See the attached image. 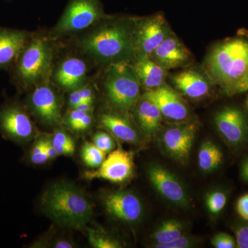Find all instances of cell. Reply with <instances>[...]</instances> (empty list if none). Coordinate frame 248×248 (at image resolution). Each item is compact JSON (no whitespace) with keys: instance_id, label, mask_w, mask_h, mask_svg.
<instances>
[{"instance_id":"obj_1","label":"cell","mask_w":248,"mask_h":248,"mask_svg":"<svg viewBox=\"0 0 248 248\" xmlns=\"http://www.w3.org/2000/svg\"><path fill=\"white\" fill-rule=\"evenodd\" d=\"M134 18L110 19L101 23L80 41L85 53L105 64L133 61L135 58Z\"/></svg>"},{"instance_id":"obj_2","label":"cell","mask_w":248,"mask_h":248,"mask_svg":"<svg viewBox=\"0 0 248 248\" xmlns=\"http://www.w3.org/2000/svg\"><path fill=\"white\" fill-rule=\"evenodd\" d=\"M44 210L63 226L82 229L93 215V204L76 186L60 183L49 187L42 199Z\"/></svg>"},{"instance_id":"obj_3","label":"cell","mask_w":248,"mask_h":248,"mask_svg":"<svg viewBox=\"0 0 248 248\" xmlns=\"http://www.w3.org/2000/svg\"><path fill=\"white\" fill-rule=\"evenodd\" d=\"M205 69L221 89L239 80L248 73V40L236 37L217 44L205 59Z\"/></svg>"},{"instance_id":"obj_4","label":"cell","mask_w":248,"mask_h":248,"mask_svg":"<svg viewBox=\"0 0 248 248\" xmlns=\"http://www.w3.org/2000/svg\"><path fill=\"white\" fill-rule=\"evenodd\" d=\"M141 84L129 62L109 65L104 88L110 104L123 112L133 110L140 97Z\"/></svg>"},{"instance_id":"obj_5","label":"cell","mask_w":248,"mask_h":248,"mask_svg":"<svg viewBox=\"0 0 248 248\" xmlns=\"http://www.w3.org/2000/svg\"><path fill=\"white\" fill-rule=\"evenodd\" d=\"M53 50L48 41L36 37L27 42L17 60L16 74L24 86L37 84L50 68Z\"/></svg>"},{"instance_id":"obj_6","label":"cell","mask_w":248,"mask_h":248,"mask_svg":"<svg viewBox=\"0 0 248 248\" xmlns=\"http://www.w3.org/2000/svg\"><path fill=\"white\" fill-rule=\"evenodd\" d=\"M104 16L99 0H71L53 31L62 35L84 30L100 22Z\"/></svg>"},{"instance_id":"obj_7","label":"cell","mask_w":248,"mask_h":248,"mask_svg":"<svg viewBox=\"0 0 248 248\" xmlns=\"http://www.w3.org/2000/svg\"><path fill=\"white\" fill-rule=\"evenodd\" d=\"M172 32L162 14L136 19L133 34L135 53L150 58L155 49Z\"/></svg>"},{"instance_id":"obj_8","label":"cell","mask_w":248,"mask_h":248,"mask_svg":"<svg viewBox=\"0 0 248 248\" xmlns=\"http://www.w3.org/2000/svg\"><path fill=\"white\" fill-rule=\"evenodd\" d=\"M214 123L217 131L231 146H241L248 141V119L239 107L222 108L215 114Z\"/></svg>"},{"instance_id":"obj_9","label":"cell","mask_w":248,"mask_h":248,"mask_svg":"<svg viewBox=\"0 0 248 248\" xmlns=\"http://www.w3.org/2000/svg\"><path fill=\"white\" fill-rule=\"evenodd\" d=\"M29 104L32 113L46 125H57L62 120L61 100L50 85L36 86L29 96Z\"/></svg>"},{"instance_id":"obj_10","label":"cell","mask_w":248,"mask_h":248,"mask_svg":"<svg viewBox=\"0 0 248 248\" xmlns=\"http://www.w3.org/2000/svg\"><path fill=\"white\" fill-rule=\"evenodd\" d=\"M133 154L122 148L111 151L97 170L84 173L87 179H102L112 183H124L133 176Z\"/></svg>"},{"instance_id":"obj_11","label":"cell","mask_w":248,"mask_h":248,"mask_svg":"<svg viewBox=\"0 0 248 248\" xmlns=\"http://www.w3.org/2000/svg\"><path fill=\"white\" fill-rule=\"evenodd\" d=\"M152 185L163 197L179 207H187L190 197L181 181L173 173L160 165L154 164L148 170Z\"/></svg>"},{"instance_id":"obj_12","label":"cell","mask_w":248,"mask_h":248,"mask_svg":"<svg viewBox=\"0 0 248 248\" xmlns=\"http://www.w3.org/2000/svg\"><path fill=\"white\" fill-rule=\"evenodd\" d=\"M103 203L111 217L127 223L140 221L143 205L138 195L130 191H117L103 196Z\"/></svg>"},{"instance_id":"obj_13","label":"cell","mask_w":248,"mask_h":248,"mask_svg":"<svg viewBox=\"0 0 248 248\" xmlns=\"http://www.w3.org/2000/svg\"><path fill=\"white\" fill-rule=\"evenodd\" d=\"M197 130V125L187 121L170 126L161 136L163 146L174 159L185 162L190 156Z\"/></svg>"},{"instance_id":"obj_14","label":"cell","mask_w":248,"mask_h":248,"mask_svg":"<svg viewBox=\"0 0 248 248\" xmlns=\"http://www.w3.org/2000/svg\"><path fill=\"white\" fill-rule=\"evenodd\" d=\"M0 131L10 140L22 143L33 138L35 128L22 107L9 105L0 110Z\"/></svg>"},{"instance_id":"obj_15","label":"cell","mask_w":248,"mask_h":248,"mask_svg":"<svg viewBox=\"0 0 248 248\" xmlns=\"http://www.w3.org/2000/svg\"><path fill=\"white\" fill-rule=\"evenodd\" d=\"M159 108L163 118L172 122H186L190 116V110L179 93L165 83L153 91L146 92Z\"/></svg>"},{"instance_id":"obj_16","label":"cell","mask_w":248,"mask_h":248,"mask_svg":"<svg viewBox=\"0 0 248 248\" xmlns=\"http://www.w3.org/2000/svg\"><path fill=\"white\" fill-rule=\"evenodd\" d=\"M170 80L178 92L195 100L207 97L214 84L208 75L194 68L176 73L171 77Z\"/></svg>"},{"instance_id":"obj_17","label":"cell","mask_w":248,"mask_h":248,"mask_svg":"<svg viewBox=\"0 0 248 248\" xmlns=\"http://www.w3.org/2000/svg\"><path fill=\"white\" fill-rule=\"evenodd\" d=\"M150 58L169 70L187 66L192 62V55L182 41L172 32L155 49Z\"/></svg>"},{"instance_id":"obj_18","label":"cell","mask_w":248,"mask_h":248,"mask_svg":"<svg viewBox=\"0 0 248 248\" xmlns=\"http://www.w3.org/2000/svg\"><path fill=\"white\" fill-rule=\"evenodd\" d=\"M87 65L78 58L65 59L57 67L53 73V79L60 88L72 91L85 84Z\"/></svg>"},{"instance_id":"obj_19","label":"cell","mask_w":248,"mask_h":248,"mask_svg":"<svg viewBox=\"0 0 248 248\" xmlns=\"http://www.w3.org/2000/svg\"><path fill=\"white\" fill-rule=\"evenodd\" d=\"M133 68L142 87L153 91L166 83L168 69L153 61L149 57L136 54Z\"/></svg>"},{"instance_id":"obj_20","label":"cell","mask_w":248,"mask_h":248,"mask_svg":"<svg viewBox=\"0 0 248 248\" xmlns=\"http://www.w3.org/2000/svg\"><path fill=\"white\" fill-rule=\"evenodd\" d=\"M100 123L104 128L122 141L130 143H138L140 141L138 129L124 114L114 111L103 112L100 116Z\"/></svg>"},{"instance_id":"obj_21","label":"cell","mask_w":248,"mask_h":248,"mask_svg":"<svg viewBox=\"0 0 248 248\" xmlns=\"http://www.w3.org/2000/svg\"><path fill=\"white\" fill-rule=\"evenodd\" d=\"M27 42V32L0 29V68L9 66L16 61Z\"/></svg>"},{"instance_id":"obj_22","label":"cell","mask_w":248,"mask_h":248,"mask_svg":"<svg viewBox=\"0 0 248 248\" xmlns=\"http://www.w3.org/2000/svg\"><path fill=\"white\" fill-rule=\"evenodd\" d=\"M134 110L139 125L145 135L151 136L159 130L162 115L159 108L146 93L140 96Z\"/></svg>"},{"instance_id":"obj_23","label":"cell","mask_w":248,"mask_h":248,"mask_svg":"<svg viewBox=\"0 0 248 248\" xmlns=\"http://www.w3.org/2000/svg\"><path fill=\"white\" fill-rule=\"evenodd\" d=\"M223 159V153L213 141L204 142L201 146L198 153V164L203 172H213L218 169Z\"/></svg>"},{"instance_id":"obj_24","label":"cell","mask_w":248,"mask_h":248,"mask_svg":"<svg viewBox=\"0 0 248 248\" xmlns=\"http://www.w3.org/2000/svg\"><path fill=\"white\" fill-rule=\"evenodd\" d=\"M185 226L182 222L176 219L166 220L155 230L153 239L155 245L167 244L184 235Z\"/></svg>"},{"instance_id":"obj_25","label":"cell","mask_w":248,"mask_h":248,"mask_svg":"<svg viewBox=\"0 0 248 248\" xmlns=\"http://www.w3.org/2000/svg\"><path fill=\"white\" fill-rule=\"evenodd\" d=\"M66 126L76 132H82L92 126L93 116L92 112L71 109L63 119Z\"/></svg>"},{"instance_id":"obj_26","label":"cell","mask_w":248,"mask_h":248,"mask_svg":"<svg viewBox=\"0 0 248 248\" xmlns=\"http://www.w3.org/2000/svg\"><path fill=\"white\" fill-rule=\"evenodd\" d=\"M81 158L86 166L97 169L106 159V153L101 151L94 143L86 142L81 148Z\"/></svg>"},{"instance_id":"obj_27","label":"cell","mask_w":248,"mask_h":248,"mask_svg":"<svg viewBox=\"0 0 248 248\" xmlns=\"http://www.w3.org/2000/svg\"><path fill=\"white\" fill-rule=\"evenodd\" d=\"M51 141L58 155H72L75 153L76 145L74 141L63 130H56Z\"/></svg>"},{"instance_id":"obj_28","label":"cell","mask_w":248,"mask_h":248,"mask_svg":"<svg viewBox=\"0 0 248 248\" xmlns=\"http://www.w3.org/2000/svg\"><path fill=\"white\" fill-rule=\"evenodd\" d=\"M71 91L68 97V107L71 109L81 102H94V90L91 84H84Z\"/></svg>"},{"instance_id":"obj_29","label":"cell","mask_w":248,"mask_h":248,"mask_svg":"<svg viewBox=\"0 0 248 248\" xmlns=\"http://www.w3.org/2000/svg\"><path fill=\"white\" fill-rule=\"evenodd\" d=\"M88 239L91 246L95 248H120V242L97 230H87Z\"/></svg>"},{"instance_id":"obj_30","label":"cell","mask_w":248,"mask_h":248,"mask_svg":"<svg viewBox=\"0 0 248 248\" xmlns=\"http://www.w3.org/2000/svg\"><path fill=\"white\" fill-rule=\"evenodd\" d=\"M228 202V195L222 190H214L209 192L205 197V205L208 211L213 215L221 213Z\"/></svg>"},{"instance_id":"obj_31","label":"cell","mask_w":248,"mask_h":248,"mask_svg":"<svg viewBox=\"0 0 248 248\" xmlns=\"http://www.w3.org/2000/svg\"><path fill=\"white\" fill-rule=\"evenodd\" d=\"M30 159L32 164H45L49 159L45 150V138L40 139L35 142L30 152Z\"/></svg>"},{"instance_id":"obj_32","label":"cell","mask_w":248,"mask_h":248,"mask_svg":"<svg viewBox=\"0 0 248 248\" xmlns=\"http://www.w3.org/2000/svg\"><path fill=\"white\" fill-rule=\"evenodd\" d=\"M93 143L105 153H110L115 148L113 139L105 132H98L93 139Z\"/></svg>"},{"instance_id":"obj_33","label":"cell","mask_w":248,"mask_h":248,"mask_svg":"<svg viewBox=\"0 0 248 248\" xmlns=\"http://www.w3.org/2000/svg\"><path fill=\"white\" fill-rule=\"evenodd\" d=\"M222 90L224 94L230 97L247 92L248 91V73L233 84Z\"/></svg>"},{"instance_id":"obj_34","label":"cell","mask_w":248,"mask_h":248,"mask_svg":"<svg viewBox=\"0 0 248 248\" xmlns=\"http://www.w3.org/2000/svg\"><path fill=\"white\" fill-rule=\"evenodd\" d=\"M197 240L191 236H186L182 235L178 239L167 243V244L155 245L156 248H192L197 244Z\"/></svg>"},{"instance_id":"obj_35","label":"cell","mask_w":248,"mask_h":248,"mask_svg":"<svg viewBox=\"0 0 248 248\" xmlns=\"http://www.w3.org/2000/svg\"><path fill=\"white\" fill-rule=\"evenodd\" d=\"M236 248H248V221L241 223L234 227Z\"/></svg>"},{"instance_id":"obj_36","label":"cell","mask_w":248,"mask_h":248,"mask_svg":"<svg viewBox=\"0 0 248 248\" xmlns=\"http://www.w3.org/2000/svg\"><path fill=\"white\" fill-rule=\"evenodd\" d=\"M211 243L216 248H236V240L234 237L225 232L218 233L212 238Z\"/></svg>"},{"instance_id":"obj_37","label":"cell","mask_w":248,"mask_h":248,"mask_svg":"<svg viewBox=\"0 0 248 248\" xmlns=\"http://www.w3.org/2000/svg\"><path fill=\"white\" fill-rule=\"evenodd\" d=\"M236 212L240 217L248 221V194L241 196L236 202Z\"/></svg>"},{"instance_id":"obj_38","label":"cell","mask_w":248,"mask_h":248,"mask_svg":"<svg viewBox=\"0 0 248 248\" xmlns=\"http://www.w3.org/2000/svg\"><path fill=\"white\" fill-rule=\"evenodd\" d=\"M45 141L46 153L49 160L55 159L58 156V154L52 144L51 139L45 138Z\"/></svg>"},{"instance_id":"obj_39","label":"cell","mask_w":248,"mask_h":248,"mask_svg":"<svg viewBox=\"0 0 248 248\" xmlns=\"http://www.w3.org/2000/svg\"><path fill=\"white\" fill-rule=\"evenodd\" d=\"M93 104H94V103L81 102L79 104H78L74 108L78 109V110H79L85 111V112H93Z\"/></svg>"},{"instance_id":"obj_40","label":"cell","mask_w":248,"mask_h":248,"mask_svg":"<svg viewBox=\"0 0 248 248\" xmlns=\"http://www.w3.org/2000/svg\"><path fill=\"white\" fill-rule=\"evenodd\" d=\"M241 174L243 179L248 183V156L245 159L241 166Z\"/></svg>"},{"instance_id":"obj_41","label":"cell","mask_w":248,"mask_h":248,"mask_svg":"<svg viewBox=\"0 0 248 248\" xmlns=\"http://www.w3.org/2000/svg\"><path fill=\"white\" fill-rule=\"evenodd\" d=\"M54 248H73V245L68 242L66 240H60L54 244Z\"/></svg>"},{"instance_id":"obj_42","label":"cell","mask_w":248,"mask_h":248,"mask_svg":"<svg viewBox=\"0 0 248 248\" xmlns=\"http://www.w3.org/2000/svg\"></svg>"}]
</instances>
